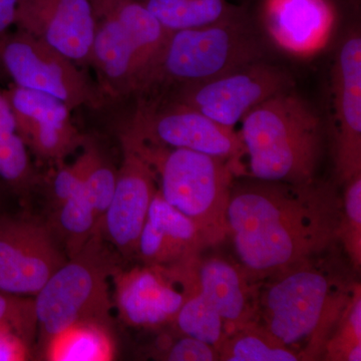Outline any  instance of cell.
<instances>
[{
  "label": "cell",
  "instance_id": "cell-1",
  "mask_svg": "<svg viewBox=\"0 0 361 361\" xmlns=\"http://www.w3.org/2000/svg\"><path fill=\"white\" fill-rule=\"evenodd\" d=\"M341 206L336 189L315 180L233 184L227 237L240 267L253 281L317 257L338 241Z\"/></svg>",
  "mask_w": 361,
  "mask_h": 361
},
{
  "label": "cell",
  "instance_id": "cell-2",
  "mask_svg": "<svg viewBox=\"0 0 361 361\" xmlns=\"http://www.w3.org/2000/svg\"><path fill=\"white\" fill-rule=\"evenodd\" d=\"M266 279L256 289L254 320L301 360H320L355 284L316 257Z\"/></svg>",
  "mask_w": 361,
  "mask_h": 361
},
{
  "label": "cell",
  "instance_id": "cell-3",
  "mask_svg": "<svg viewBox=\"0 0 361 361\" xmlns=\"http://www.w3.org/2000/svg\"><path fill=\"white\" fill-rule=\"evenodd\" d=\"M238 133L254 179L291 184L314 180L322 156V121L293 90L252 109Z\"/></svg>",
  "mask_w": 361,
  "mask_h": 361
},
{
  "label": "cell",
  "instance_id": "cell-4",
  "mask_svg": "<svg viewBox=\"0 0 361 361\" xmlns=\"http://www.w3.org/2000/svg\"><path fill=\"white\" fill-rule=\"evenodd\" d=\"M153 169L164 200L198 226L208 246L227 238V208L236 175L229 161L191 151L149 144L125 132Z\"/></svg>",
  "mask_w": 361,
  "mask_h": 361
},
{
  "label": "cell",
  "instance_id": "cell-5",
  "mask_svg": "<svg viewBox=\"0 0 361 361\" xmlns=\"http://www.w3.org/2000/svg\"><path fill=\"white\" fill-rule=\"evenodd\" d=\"M264 56L261 40L238 11L212 25L171 32L137 92L200 84L264 61Z\"/></svg>",
  "mask_w": 361,
  "mask_h": 361
},
{
  "label": "cell",
  "instance_id": "cell-6",
  "mask_svg": "<svg viewBox=\"0 0 361 361\" xmlns=\"http://www.w3.org/2000/svg\"><path fill=\"white\" fill-rule=\"evenodd\" d=\"M96 235L75 257L52 274L35 295L40 341H47L71 325L97 322L109 325V277L118 269L116 259Z\"/></svg>",
  "mask_w": 361,
  "mask_h": 361
},
{
  "label": "cell",
  "instance_id": "cell-7",
  "mask_svg": "<svg viewBox=\"0 0 361 361\" xmlns=\"http://www.w3.org/2000/svg\"><path fill=\"white\" fill-rule=\"evenodd\" d=\"M170 33L139 0L97 21L90 66L104 92L113 97L137 92Z\"/></svg>",
  "mask_w": 361,
  "mask_h": 361
},
{
  "label": "cell",
  "instance_id": "cell-8",
  "mask_svg": "<svg viewBox=\"0 0 361 361\" xmlns=\"http://www.w3.org/2000/svg\"><path fill=\"white\" fill-rule=\"evenodd\" d=\"M0 66L14 85L56 97L71 111L101 103L99 92L75 61L23 30L0 40Z\"/></svg>",
  "mask_w": 361,
  "mask_h": 361
},
{
  "label": "cell",
  "instance_id": "cell-9",
  "mask_svg": "<svg viewBox=\"0 0 361 361\" xmlns=\"http://www.w3.org/2000/svg\"><path fill=\"white\" fill-rule=\"evenodd\" d=\"M198 258L172 267L137 266L114 272L115 304L121 319L137 329L173 324L190 296L197 291Z\"/></svg>",
  "mask_w": 361,
  "mask_h": 361
},
{
  "label": "cell",
  "instance_id": "cell-10",
  "mask_svg": "<svg viewBox=\"0 0 361 361\" xmlns=\"http://www.w3.org/2000/svg\"><path fill=\"white\" fill-rule=\"evenodd\" d=\"M292 87L293 80L286 71L259 61L200 84L178 87L170 102L235 129L252 109Z\"/></svg>",
  "mask_w": 361,
  "mask_h": 361
},
{
  "label": "cell",
  "instance_id": "cell-11",
  "mask_svg": "<svg viewBox=\"0 0 361 361\" xmlns=\"http://www.w3.org/2000/svg\"><path fill=\"white\" fill-rule=\"evenodd\" d=\"M127 132L149 144L225 159L232 164L236 174L240 172V160L245 156L236 130L173 102L164 106L142 104Z\"/></svg>",
  "mask_w": 361,
  "mask_h": 361
},
{
  "label": "cell",
  "instance_id": "cell-12",
  "mask_svg": "<svg viewBox=\"0 0 361 361\" xmlns=\"http://www.w3.org/2000/svg\"><path fill=\"white\" fill-rule=\"evenodd\" d=\"M66 260L47 225L0 214V291L35 296Z\"/></svg>",
  "mask_w": 361,
  "mask_h": 361
},
{
  "label": "cell",
  "instance_id": "cell-13",
  "mask_svg": "<svg viewBox=\"0 0 361 361\" xmlns=\"http://www.w3.org/2000/svg\"><path fill=\"white\" fill-rule=\"evenodd\" d=\"M4 92L21 139L39 160L61 163L84 146L85 139L71 120V110L63 102L14 84Z\"/></svg>",
  "mask_w": 361,
  "mask_h": 361
},
{
  "label": "cell",
  "instance_id": "cell-14",
  "mask_svg": "<svg viewBox=\"0 0 361 361\" xmlns=\"http://www.w3.org/2000/svg\"><path fill=\"white\" fill-rule=\"evenodd\" d=\"M123 160L116 170L113 198L104 216L101 235L125 257L137 253L149 205L158 191L153 169L121 137Z\"/></svg>",
  "mask_w": 361,
  "mask_h": 361
},
{
  "label": "cell",
  "instance_id": "cell-15",
  "mask_svg": "<svg viewBox=\"0 0 361 361\" xmlns=\"http://www.w3.org/2000/svg\"><path fill=\"white\" fill-rule=\"evenodd\" d=\"M78 65H90L97 20L89 0H18L16 23Z\"/></svg>",
  "mask_w": 361,
  "mask_h": 361
},
{
  "label": "cell",
  "instance_id": "cell-16",
  "mask_svg": "<svg viewBox=\"0 0 361 361\" xmlns=\"http://www.w3.org/2000/svg\"><path fill=\"white\" fill-rule=\"evenodd\" d=\"M337 122L336 169L342 184L361 174V37L348 35L334 68Z\"/></svg>",
  "mask_w": 361,
  "mask_h": 361
},
{
  "label": "cell",
  "instance_id": "cell-17",
  "mask_svg": "<svg viewBox=\"0 0 361 361\" xmlns=\"http://www.w3.org/2000/svg\"><path fill=\"white\" fill-rule=\"evenodd\" d=\"M197 291L189 301L215 322L224 325L226 336L255 318L256 289L240 267L220 257L196 264Z\"/></svg>",
  "mask_w": 361,
  "mask_h": 361
},
{
  "label": "cell",
  "instance_id": "cell-18",
  "mask_svg": "<svg viewBox=\"0 0 361 361\" xmlns=\"http://www.w3.org/2000/svg\"><path fill=\"white\" fill-rule=\"evenodd\" d=\"M208 246L198 226L157 191L137 242L144 264L172 267L191 262Z\"/></svg>",
  "mask_w": 361,
  "mask_h": 361
},
{
  "label": "cell",
  "instance_id": "cell-19",
  "mask_svg": "<svg viewBox=\"0 0 361 361\" xmlns=\"http://www.w3.org/2000/svg\"><path fill=\"white\" fill-rule=\"evenodd\" d=\"M264 20L278 47L294 56H310L329 42L336 16L327 0H267Z\"/></svg>",
  "mask_w": 361,
  "mask_h": 361
},
{
  "label": "cell",
  "instance_id": "cell-20",
  "mask_svg": "<svg viewBox=\"0 0 361 361\" xmlns=\"http://www.w3.org/2000/svg\"><path fill=\"white\" fill-rule=\"evenodd\" d=\"M0 180L25 198L39 180L4 92H0Z\"/></svg>",
  "mask_w": 361,
  "mask_h": 361
},
{
  "label": "cell",
  "instance_id": "cell-21",
  "mask_svg": "<svg viewBox=\"0 0 361 361\" xmlns=\"http://www.w3.org/2000/svg\"><path fill=\"white\" fill-rule=\"evenodd\" d=\"M51 361H109L115 358V342L109 325L80 322L51 337L44 346Z\"/></svg>",
  "mask_w": 361,
  "mask_h": 361
},
{
  "label": "cell",
  "instance_id": "cell-22",
  "mask_svg": "<svg viewBox=\"0 0 361 361\" xmlns=\"http://www.w3.org/2000/svg\"><path fill=\"white\" fill-rule=\"evenodd\" d=\"M66 257L78 255L92 237L99 235L96 214L84 186L54 209L47 225Z\"/></svg>",
  "mask_w": 361,
  "mask_h": 361
},
{
  "label": "cell",
  "instance_id": "cell-23",
  "mask_svg": "<svg viewBox=\"0 0 361 361\" xmlns=\"http://www.w3.org/2000/svg\"><path fill=\"white\" fill-rule=\"evenodd\" d=\"M222 361H299L300 356L286 348L255 320L237 327L217 348Z\"/></svg>",
  "mask_w": 361,
  "mask_h": 361
},
{
  "label": "cell",
  "instance_id": "cell-24",
  "mask_svg": "<svg viewBox=\"0 0 361 361\" xmlns=\"http://www.w3.org/2000/svg\"><path fill=\"white\" fill-rule=\"evenodd\" d=\"M169 32L202 27L225 20L237 9L227 0H139Z\"/></svg>",
  "mask_w": 361,
  "mask_h": 361
},
{
  "label": "cell",
  "instance_id": "cell-25",
  "mask_svg": "<svg viewBox=\"0 0 361 361\" xmlns=\"http://www.w3.org/2000/svg\"><path fill=\"white\" fill-rule=\"evenodd\" d=\"M326 361L361 360V287L355 284L345 307L325 343Z\"/></svg>",
  "mask_w": 361,
  "mask_h": 361
},
{
  "label": "cell",
  "instance_id": "cell-26",
  "mask_svg": "<svg viewBox=\"0 0 361 361\" xmlns=\"http://www.w3.org/2000/svg\"><path fill=\"white\" fill-rule=\"evenodd\" d=\"M90 158L82 186L96 214L101 235L104 216L115 191L116 170L96 145L87 141Z\"/></svg>",
  "mask_w": 361,
  "mask_h": 361
},
{
  "label": "cell",
  "instance_id": "cell-27",
  "mask_svg": "<svg viewBox=\"0 0 361 361\" xmlns=\"http://www.w3.org/2000/svg\"><path fill=\"white\" fill-rule=\"evenodd\" d=\"M339 222L338 241L348 254L355 270L361 265V174L344 183Z\"/></svg>",
  "mask_w": 361,
  "mask_h": 361
},
{
  "label": "cell",
  "instance_id": "cell-28",
  "mask_svg": "<svg viewBox=\"0 0 361 361\" xmlns=\"http://www.w3.org/2000/svg\"><path fill=\"white\" fill-rule=\"evenodd\" d=\"M0 327L14 330L32 344L37 327L35 301L0 291Z\"/></svg>",
  "mask_w": 361,
  "mask_h": 361
},
{
  "label": "cell",
  "instance_id": "cell-29",
  "mask_svg": "<svg viewBox=\"0 0 361 361\" xmlns=\"http://www.w3.org/2000/svg\"><path fill=\"white\" fill-rule=\"evenodd\" d=\"M154 356L157 360L168 361L219 360L217 350L214 346L184 334L173 339L161 336Z\"/></svg>",
  "mask_w": 361,
  "mask_h": 361
},
{
  "label": "cell",
  "instance_id": "cell-30",
  "mask_svg": "<svg viewBox=\"0 0 361 361\" xmlns=\"http://www.w3.org/2000/svg\"><path fill=\"white\" fill-rule=\"evenodd\" d=\"M90 152L87 141L84 142V152L71 165H61L51 180L49 197L52 209L61 205L70 199L82 187L87 164Z\"/></svg>",
  "mask_w": 361,
  "mask_h": 361
},
{
  "label": "cell",
  "instance_id": "cell-31",
  "mask_svg": "<svg viewBox=\"0 0 361 361\" xmlns=\"http://www.w3.org/2000/svg\"><path fill=\"white\" fill-rule=\"evenodd\" d=\"M30 357V344L18 332L0 327V361H23Z\"/></svg>",
  "mask_w": 361,
  "mask_h": 361
},
{
  "label": "cell",
  "instance_id": "cell-32",
  "mask_svg": "<svg viewBox=\"0 0 361 361\" xmlns=\"http://www.w3.org/2000/svg\"><path fill=\"white\" fill-rule=\"evenodd\" d=\"M18 0H0V40L9 32L16 23Z\"/></svg>",
  "mask_w": 361,
  "mask_h": 361
},
{
  "label": "cell",
  "instance_id": "cell-33",
  "mask_svg": "<svg viewBox=\"0 0 361 361\" xmlns=\"http://www.w3.org/2000/svg\"><path fill=\"white\" fill-rule=\"evenodd\" d=\"M134 0H89L97 23L116 13L120 7Z\"/></svg>",
  "mask_w": 361,
  "mask_h": 361
},
{
  "label": "cell",
  "instance_id": "cell-34",
  "mask_svg": "<svg viewBox=\"0 0 361 361\" xmlns=\"http://www.w3.org/2000/svg\"><path fill=\"white\" fill-rule=\"evenodd\" d=\"M4 189H6L4 186V183L0 180V214H2L1 205H2V195H4Z\"/></svg>",
  "mask_w": 361,
  "mask_h": 361
}]
</instances>
